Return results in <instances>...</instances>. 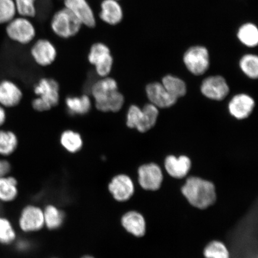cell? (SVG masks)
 <instances>
[{"instance_id":"cell-24","label":"cell","mask_w":258,"mask_h":258,"mask_svg":"<svg viewBox=\"0 0 258 258\" xmlns=\"http://www.w3.org/2000/svg\"><path fill=\"white\" fill-rule=\"evenodd\" d=\"M59 141L63 149L70 154L79 153L84 145L82 135L78 132L71 129L64 131L60 134Z\"/></svg>"},{"instance_id":"cell-38","label":"cell","mask_w":258,"mask_h":258,"mask_svg":"<svg viewBox=\"0 0 258 258\" xmlns=\"http://www.w3.org/2000/svg\"><path fill=\"white\" fill-rule=\"evenodd\" d=\"M51 258H56V257H51Z\"/></svg>"},{"instance_id":"cell-29","label":"cell","mask_w":258,"mask_h":258,"mask_svg":"<svg viewBox=\"0 0 258 258\" xmlns=\"http://www.w3.org/2000/svg\"><path fill=\"white\" fill-rule=\"evenodd\" d=\"M203 255L205 258H230L228 248L221 241L213 240L205 247Z\"/></svg>"},{"instance_id":"cell-36","label":"cell","mask_w":258,"mask_h":258,"mask_svg":"<svg viewBox=\"0 0 258 258\" xmlns=\"http://www.w3.org/2000/svg\"><path fill=\"white\" fill-rule=\"evenodd\" d=\"M80 258H95V257H93V256H91V255H89V254H87V255L83 256Z\"/></svg>"},{"instance_id":"cell-28","label":"cell","mask_w":258,"mask_h":258,"mask_svg":"<svg viewBox=\"0 0 258 258\" xmlns=\"http://www.w3.org/2000/svg\"><path fill=\"white\" fill-rule=\"evenodd\" d=\"M162 85L170 95L176 99L186 94V86L183 81L172 76L164 77Z\"/></svg>"},{"instance_id":"cell-9","label":"cell","mask_w":258,"mask_h":258,"mask_svg":"<svg viewBox=\"0 0 258 258\" xmlns=\"http://www.w3.org/2000/svg\"><path fill=\"white\" fill-rule=\"evenodd\" d=\"M30 54L32 59L38 66L46 67L51 66L55 61L57 51L52 42L41 38L32 44Z\"/></svg>"},{"instance_id":"cell-18","label":"cell","mask_w":258,"mask_h":258,"mask_svg":"<svg viewBox=\"0 0 258 258\" xmlns=\"http://www.w3.org/2000/svg\"><path fill=\"white\" fill-rule=\"evenodd\" d=\"M146 92L148 99L156 107L161 108L172 106L177 101L176 98L170 95L162 84L154 83L147 86Z\"/></svg>"},{"instance_id":"cell-31","label":"cell","mask_w":258,"mask_h":258,"mask_svg":"<svg viewBox=\"0 0 258 258\" xmlns=\"http://www.w3.org/2000/svg\"><path fill=\"white\" fill-rule=\"evenodd\" d=\"M240 69L247 77L252 79L257 78L258 58L254 54H248L241 58L240 61Z\"/></svg>"},{"instance_id":"cell-12","label":"cell","mask_w":258,"mask_h":258,"mask_svg":"<svg viewBox=\"0 0 258 258\" xmlns=\"http://www.w3.org/2000/svg\"><path fill=\"white\" fill-rule=\"evenodd\" d=\"M163 180L162 172L156 164H144L138 169V182L145 190L157 191L160 188Z\"/></svg>"},{"instance_id":"cell-35","label":"cell","mask_w":258,"mask_h":258,"mask_svg":"<svg viewBox=\"0 0 258 258\" xmlns=\"http://www.w3.org/2000/svg\"><path fill=\"white\" fill-rule=\"evenodd\" d=\"M8 120L7 109L0 105V128H3Z\"/></svg>"},{"instance_id":"cell-34","label":"cell","mask_w":258,"mask_h":258,"mask_svg":"<svg viewBox=\"0 0 258 258\" xmlns=\"http://www.w3.org/2000/svg\"><path fill=\"white\" fill-rule=\"evenodd\" d=\"M14 245L15 249L20 252H24L30 248V242L21 238H18Z\"/></svg>"},{"instance_id":"cell-2","label":"cell","mask_w":258,"mask_h":258,"mask_svg":"<svg viewBox=\"0 0 258 258\" xmlns=\"http://www.w3.org/2000/svg\"><path fill=\"white\" fill-rule=\"evenodd\" d=\"M181 191L189 205L200 210L208 209L217 201L214 183L201 177H188L182 186Z\"/></svg>"},{"instance_id":"cell-3","label":"cell","mask_w":258,"mask_h":258,"mask_svg":"<svg viewBox=\"0 0 258 258\" xmlns=\"http://www.w3.org/2000/svg\"><path fill=\"white\" fill-rule=\"evenodd\" d=\"M3 28L6 38L21 46L31 44L36 37V29L33 22L31 18L25 16H16Z\"/></svg>"},{"instance_id":"cell-23","label":"cell","mask_w":258,"mask_h":258,"mask_svg":"<svg viewBox=\"0 0 258 258\" xmlns=\"http://www.w3.org/2000/svg\"><path fill=\"white\" fill-rule=\"evenodd\" d=\"M19 146V138L15 132L4 128H0V157L12 156Z\"/></svg>"},{"instance_id":"cell-32","label":"cell","mask_w":258,"mask_h":258,"mask_svg":"<svg viewBox=\"0 0 258 258\" xmlns=\"http://www.w3.org/2000/svg\"><path fill=\"white\" fill-rule=\"evenodd\" d=\"M37 0H15L18 15L33 18L37 14Z\"/></svg>"},{"instance_id":"cell-21","label":"cell","mask_w":258,"mask_h":258,"mask_svg":"<svg viewBox=\"0 0 258 258\" xmlns=\"http://www.w3.org/2000/svg\"><path fill=\"white\" fill-rule=\"evenodd\" d=\"M19 194L18 181L15 176L8 175L0 178V204L15 202Z\"/></svg>"},{"instance_id":"cell-8","label":"cell","mask_w":258,"mask_h":258,"mask_svg":"<svg viewBox=\"0 0 258 258\" xmlns=\"http://www.w3.org/2000/svg\"><path fill=\"white\" fill-rule=\"evenodd\" d=\"M183 62L190 72L196 76L204 74L209 67V55L207 48L192 47L183 56Z\"/></svg>"},{"instance_id":"cell-33","label":"cell","mask_w":258,"mask_h":258,"mask_svg":"<svg viewBox=\"0 0 258 258\" xmlns=\"http://www.w3.org/2000/svg\"><path fill=\"white\" fill-rule=\"evenodd\" d=\"M12 170V166L10 161L5 158L0 157V178L10 175Z\"/></svg>"},{"instance_id":"cell-4","label":"cell","mask_w":258,"mask_h":258,"mask_svg":"<svg viewBox=\"0 0 258 258\" xmlns=\"http://www.w3.org/2000/svg\"><path fill=\"white\" fill-rule=\"evenodd\" d=\"M82 27L79 19L64 7L54 13L50 21L51 31L57 37L63 39L76 36Z\"/></svg>"},{"instance_id":"cell-7","label":"cell","mask_w":258,"mask_h":258,"mask_svg":"<svg viewBox=\"0 0 258 258\" xmlns=\"http://www.w3.org/2000/svg\"><path fill=\"white\" fill-rule=\"evenodd\" d=\"M18 226L19 230L25 234L40 231L44 227L43 209L34 205L25 206L19 213Z\"/></svg>"},{"instance_id":"cell-30","label":"cell","mask_w":258,"mask_h":258,"mask_svg":"<svg viewBox=\"0 0 258 258\" xmlns=\"http://www.w3.org/2000/svg\"><path fill=\"white\" fill-rule=\"evenodd\" d=\"M18 15L15 0H0V27H4Z\"/></svg>"},{"instance_id":"cell-37","label":"cell","mask_w":258,"mask_h":258,"mask_svg":"<svg viewBox=\"0 0 258 258\" xmlns=\"http://www.w3.org/2000/svg\"><path fill=\"white\" fill-rule=\"evenodd\" d=\"M117 1H120V0H117Z\"/></svg>"},{"instance_id":"cell-20","label":"cell","mask_w":258,"mask_h":258,"mask_svg":"<svg viewBox=\"0 0 258 258\" xmlns=\"http://www.w3.org/2000/svg\"><path fill=\"white\" fill-rule=\"evenodd\" d=\"M164 166L170 176L176 179H182L187 175L191 169V161L186 156L177 158L169 156L166 158Z\"/></svg>"},{"instance_id":"cell-25","label":"cell","mask_w":258,"mask_h":258,"mask_svg":"<svg viewBox=\"0 0 258 258\" xmlns=\"http://www.w3.org/2000/svg\"><path fill=\"white\" fill-rule=\"evenodd\" d=\"M44 227L50 230H56L62 227L66 219L62 210L53 205H48L43 209Z\"/></svg>"},{"instance_id":"cell-5","label":"cell","mask_w":258,"mask_h":258,"mask_svg":"<svg viewBox=\"0 0 258 258\" xmlns=\"http://www.w3.org/2000/svg\"><path fill=\"white\" fill-rule=\"evenodd\" d=\"M159 110L153 104H147L143 109L137 105H132L128 108L126 117V124L131 128H136L144 133L149 131L156 123Z\"/></svg>"},{"instance_id":"cell-19","label":"cell","mask_w":258,"mask_h":258,"mask_svg":"<svg viewBox=\"0 0 258 258\" xmlns=\"http://www.w3.org/2000/svg\"><path fill=\"white\" fill-rule=\"evenodd\" d=\"M254 106V100L250 96L240 94L233 97L229 104L228 108L232 115L242 120L249 117Z\"/></svg>"},{"instance_id":"cell-16","label":"cell","mask_w":258,"mask_h":258,"mask_svg":"<svg viewBox=\"0 0 258 258\" xmlns=\"http://www.w3.org/2000/svg\"><path fill=\"white\" fill-rule=\"evenodd\" d=\"M121 225L128 234L137 238L144 236L147 232V222L143 215L136 211H129L122 215Z\"/></svg>"},{"instance_id":"cell-1","label":"cell","mask_w":258,"mask_h":258,"mask_svg":"<svg viewBox=\"0 0 258 258\" xmlns=\"http://www.w3.org/2000/svg\"><path fill=\"white\" fill-rule=\"evenodd\" d=\"M90 97L98 110L117 112L124 104V97L119 91L117 82L109 76L102 77L90 86Z\"/></svg>"},{"instance_id":"cell-6","label":"cell","mask_w":258,"mask_h":258,"mask_svg":"<svg viewBox=\"0 0 258 258\" xmlns=\"http://www.w3.org/2000/svg\"><path fill=\"white\" fill-rule=\"evenodd\" d=\"M88 59L94 67L95 73L99 78L110 75L114 59L107 45L101 42L93 44L90 48Z\"/></svg>"},{"instance_id":"cell-13","label":"cell","mask_w":258,"mask_h":258,"mask_svg":"<svg viewBox=\"0 0 258 258\" xmlns=\"http://www.w3.org/2000/svg\"><path fill=\"white\" fill-rule=\"evenodd\" d=\"M24 93L21 87L15 81L9 79L0 80V105L7 109L19 105Z\"/></svg>"},{"instance_id":"cell-17","label":"cell","mask_w":258,"mask_h":258,"mask_svg":"<svg viewBox=\"0 0 258 258\" xmlns=\"http://www.w3.org/2000/svg\"><path fill=\"white\" fill-rule=\"evenodd\" d=\"M99 16L106 24L115 26L122 20L123 11L117 0H102Z\"/></svg>"},{"instance_id":"cell-26","label":"cell","mask_w":258,"mask_h":258,"mask_svg":"<svg viewBox=\"0 0 258 258\" xmlns=\"http://www.w3.org/2000/svg\"><path fill=\"white\" fill-rule=\"evenodd\" d=\"M18 238L17 231L11 219L0 215V245L2 246H12Z\"/></svg>"},{"instance_id":"cell-22","label":"cell","mask_w":258,"mask_h":258,"mask_svg":"<svg viewBox=\"0 0 258 258\" xmlns=\"http://www.w3.org/2000/svg\"><path fill=\"white\" fill-rule=\"evenodd\" d=\"M64 102L68 112L73 115L88 114L93 104L91 97L86 94L67 97Z\"/></svg>"},{"instance_id":"cell-11","label":"cell","mask_w":258,"mask_h":258,"mask_svg":"<svg viewBox=\"0 0 258 258\" xmlns=\"http://www.w3.org/2000/svg\"><path fill=\"white\" fill-rule=\"evenodd\" d=\"M108 189L115 201L127 202L135 193V185L131 177L125 174H118L112 177L108 185Z\"/></svg>"},{"instance_id":"cell-27","label":"cell","mask_w":258,"mask_h":258,"mask_svg":"<svg viewBox=\"0 0 258 258\" xmlns=\"http://www.w3.org/2000/svg\"><path fill=\"white\" fill-rule=\"evenodd\" d=\"M238 39L247 47H253L258 43V30L255 25L250 23L244 24L238 30Z\"/></svg>"},{"instance_id":"cell-15","label":"cell","mask_w":258,"mask_h":258,"mask_svg":"<svg viewBox=\"0 0 258 258\" xmlns=\"http://www.w3.org/2000/svg\"><path fill=\"white\" fill-rule=\"evenodd\" d=\"M203 95L215 101H222L229 93V87L221 76H212L203 81L201 86Z\"/></svg>"},{"instance_id":"cell-10","label":"cell","mask_w":258,"mask_h":258,"mask_svg":"<svg viewBox=\"0 0 258 258\" xmlns=\"http://www.w3.org/2000/svg\"><path fill=\"white\" fill-rule=\"evenodd\" d=\"M33 91L37 98L40 99L51 109L59 104L60 88L57 81L44 77L35 84Z\"/></svg>"},{"instance_id":"cell-14","label":"cell","mask_w":258,"mask_h":258,"mask_svg":"<svg viewBox=\"0 0 258 258\" xmlns=\"http://www.w3.org/2000/svg\"><path fill=\"white\" fill-rule=\"evenodd\" d=\"M64 7L70 10L85 27L93 28L96 25L94 12L88 0H63Z\"/></svg>"}]
</instances>
